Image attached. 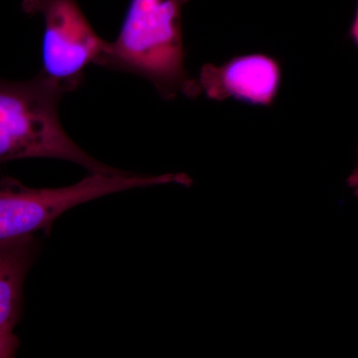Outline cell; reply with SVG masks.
Masks as SVG:
<instances>
[{
  "instance_id": "obj_8",
  "label": "cell",
  "mask_w": 358,
  "mask_h": 358,
  "mask_svg": "<svg viewBox=\"0 0 358 358\" xmlns=\"http://www.w3.org/2000/svg\"><path fill=\"white\" fill-rule=\"evenodd\" d=\"M346 183H348V187L352 190L353 194L358 197V152L357 164H355V169H352V173L346 179Z\"/></svg>"
},
{
  "instance_id": "obj_6",
  "label": "cell",
  "mask_w": 358,
  "mask_h": 358,
  "mask_svg": "<svg viewBox=\"0 0 358 358\" xmlns=\"http://www.w3.org/2000/svg\"><path fill=\"white\" fill-rule=\"evenodd\" d=\"M38 251L34 235L0 241V331H13L20 322L23 287Z\"/></svg>"
},
{
  "instance_id": "obj_7",
  "label": "cell",
  "mask_w": 358,
  "mask_h": 358,
  "mask_svg": "<svg viewBox=\"0 0 358 358\" xmlns=\"http://www.w3.org/2000/svg\"><path fill=\"white\" fill-rule=\"evenodd\" d=\"M20 341L13 331H0V358L15 357Z\"/></svg>"
},
{
  "instance_id": "obj_2",
  "label": "cell",
  "mask_w": 358,
  "mask_h": 358,
  "mask_svg": "<svg viewBox=\"0 0 358 358\" xmlns=\"http://www.w3.org/2000/svg\"><path fill=\"white\" fill-rule=\"evenodd\" d=\"M64 95L42 75L28 81L0 80V164L26 159L66 160L90 173H117L84 152L59 120Z\"/></svg>"
},
{
  "instance_id": "obj_5",
  "label": "cell",
  "mask_w": 358,
  "mask_h": 358,
  "mask_svg": "<svg viewBox=\"0 0 358 358\" xmlns=\"http://www.w3.org/2000/svg\"><path fill=\"white\" fill-rule=\"evenodd\" d=\"M282 67L278 59L264 53L235 56L223 64H205L199 81L202 94L210 100L234 99L260 107L275 103L282 84Z\"/></svg>"
},
{
  "instance_id": "obj_9",
  "label": "cell",
  "mask_w": 358,
  "mask_h": 358,
  "mask_svg": "<svg viewBox=\"0 0 358 358\" xmlns=\"http://www.w3.org/2000/svg\"><path fill=\"white\" fill-rule=\"evenodd\" d=\"M350 37L353 43L357 45L358 48V0L357 9H355V17H353L352 26H350Z\"/></svg>"
},
{
  "instance_id": "obj_1",
  "label": "cell",
  "mask_w": 358,
  "mask_h": 358,
  "mask_svg": "<svg viewBox=\"0 0 358 358\" xmlns=\"http://www.w3.org/2000/svg\"><path fill=\"white\" fill-rule=\"evenodd\" d=\"M188 1L131 0L101 67L148 80L164 100L201 96L199 81L185 69L182 11Z\"/></svg>"
},
{
  "instance_id": "obj_4",
  "label": "cell",
  "mask_w": 358,
  "mask_h": 358,
  "mask_svg": "<svg viewBox=\"0 0 358 358\" xmlns=\"http://www.w3.org/2000/svg\"><path fill=\"white\" fill-rule=\"evenodd\" d=\"M23 13L44 20L42 75L63 93L79 88L85 70L98 66L110 42L99 36L77 0H23Z\"/></svg>"
},
{
  "instance_id": "obj_3",
  "label": "cell",
  "mask_w": 358,
  "mask_h": 358,
  "mask_svg": "<svg viewBox=\"0 0 358 358\" xmlns=\"http://www.w3.org/2000/svg\"><path fill=\"white\" fill-rule=\"evenodd\" d=\"M174 173L141 176L90 173L75 185L58 188L28 187L17 179H0V241L51 229L54 221L78 205L113 193L173 185Z\"/></svg>"
}]
</instances>
